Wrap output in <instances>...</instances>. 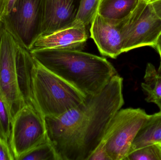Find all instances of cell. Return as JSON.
Wrapping results in <instances>:
<instances>
[{
    "label": "cell",
    "mask_w": 161,
    "mask_h": 160,
    "mask_svg": "<svg viewBox=\"0 0 161 160\" xmlns=\"http://www.w3.org/2000/svg\"><path fill=\"white\" fill-rule=\"evenodd\" d=\"M80 4V0H42L40 36L72 26Z\"/></svg>",
    "instance_id": "cell-9"
},
{
    "label": "cell",
    "mask_w": 161,
    "mask_h": 160,
    "mask_svg": "<svg viewBox=\"0 0 161 160\" xmlns=\"http://www.w3.org/2000/svg\"><path fill=\"white\" fill-rule=\"evenodd\" d=\"M123 79L113 77L98 94L56 118H44L48 141L59 160H88L124 104Z\"/></svg>",
    "instance_id": "cell-1"
},
{
    "label": "cell",
    "mask_w": 161,
    "mask_h": 160,
    "mask_svg": "<svg viewBox=\"0 0 161 160\" xmlns=\"http://www.w3.org/2000/svg\"><path fill=\"white\" fill-rule=\"evenodd\" d=\"M42 0H16L1 21L19 45L29 50L41 34Z\"/></svg>",
    "instance_id": "cell-6"
},
{
    "label": "cell",
    "mask_w": 161,
    "mask_h": 160,
    "mask_svg": "<svg viewBox=\"0 0 161 160\" xmlns=\"http://www.w3.org/2000/svg\"><path fill=\"white\" fill-rule=\"evenodd\" d=\"M47 140L45 118L33 106L25 105L12 123L10 146L15 160Z\"/></svg>",
    "instance_id": "cell-8"
},
{
    "label": "cell",
    "mask_w": 161,
    "mask_h": 160,
    "mask_svg": "<svg viewBox=\"0 0 161 160\" xmlns=\"http://www.w3.org/2000/svg\"><path fill=\"white\" fill-rule=\"evenodd\" d=\"M89 37V29L75 21L70 27L39 37L29 51L42 49L82 51Z\"/></svg>",
    "instance_id": "cell-10"
},
{
    "label": "cell",
    "mask_w": 161,
    "mask_h": 160,
    "mask_svg": "<svg viewBox=\"0 0 161 160\" xmlns=\"http://www.w3.org/2000/svg\"><path fill=\"white\" fill-rule=\"evenodd\" d=\"M151 4L155 13L161 19V0H156Z\"/></svg>",
    "instance_id": "cell-22"
},
{
    "label": "cell",
    "mask_w": 161,
    "mask_h": 160,
    "mask_svg": "<svg viewBox=\"0 0 161 160\" xmlns=\"http://www.w3.org/2000/svg\"><path fill=\"white\" fill-rule=\"evenodd\" d=\"M5 27L4 26L3 23L2 21L0 22V41H1V37H2V34L4 30Z\"/></svg>",
    "instance_id": "cell-26"
},
{
    "label": "cell",
    "mask_w": 161,
    "mask_h": 160,
    "mask_svg": "<svg viewBox=\"0 0 161 160\" xmlns=\"http://www.w3.org/2000/svg\"><path fill=\"white\" fill-rule=\"evenodd\" d=\"M12 127V121L8 107L0 92V139L9 145Z\"/></svg>",
    "instance_id": "cell-18"
},
{
    "label": "cell",
    "mask_w": 161,
    "mask_h": 160,
    "mask_svg": "<svg viewBox=\"0 0 161 160\" xmlns=\"http://www.w3.org/2000/svg\"><path fill=\"white\" fill-rule=\"evenodd\" d=\"M33 93L37 110L44 118H56L77 107L86 96L35 59Z\"/></svg>",
    "instance_id": "cell-3"
},
{
    "label": "cell",
    "mask_w": 161,
    "mask_h": 160,
    "mask_svg": "<svg viewBox=\"0 0 161 160\" xmlns=\"http://www.w3.org/2000/svg\"><path fill=\"white\" fill-rule=\"evenodd\" d=\"M30 52L41 65L86 96L100 93L118 74L106 58L82 51L42 49Z\"/></svg>",
    "instance_id": "cell-2"
},
{
    "label": "cell",
    "mask_w": 161,
    "mask_h": 160,
    "mask_svg": "<svg viewBox=\"0 0 161 160\" xmlns=\"http://www.w3.org/2000/svg\"></svg>",
    "instance_id": "cell-28"
},
{
    "label": "cell",
    "mask_w": 161,
    "mask_h": 160,
    "mask_svg": "<svg viewBox=\"0 0 161 160\" xmlns=\"http://www.w3.org/2000/svg\"><path fill=\"white\" fill-rule=\"evenodd\" d=\"M19 160H59L53 145L47 140L23 155Z\"/></svg>",
    "instance_id": "cell-16"
},
{
    "label": "cell",
    "mask_w": 161,
    "mask_h": 160,
    "mask_svg": "<svg viewBox=\"0 0 161 160\" xmlns=\"http://www.w3.org/2000/svg\"><path fill=\"white\" fill-rule=\"evenodd\" d=\"M16 1V0H7L6 8L4 15L8 14L10 12Z\"/></svg>",
    "instance_id": "cell-25"
},
{
    "label": "cell",
    "mask_w": 161,
    "mask_h": 160,
    "mask_svg": "<svg viewBox=\"0 0 161 160\" xmlns=\"http://www.w3.org/2000/svg\"><path fill=\"white\" fill-rule=\"evenodd\" d=\"M155 144H161V111L149 116L133 141L130 153Z\"/></svg>",
    "instance_id": "cell-13"
},
{
    "label": "cell",
    "mask_w": 161,
    "mask_h": 160,
    "mask_svg": "<svg viewBox=\"0 0 161 160\" xmlns=\"http://www.w3.org/2000/svg\"><path fill=\"white\" fill-rule=\"evenodd\" d=\"M154 48L156 49L157 50V51L159 54L161 63V33L159 35L157 41H156V44H155Z\"/></svg>",
    "instance_id": "cell-24"
},
{
    "label": "cell",
    "mask_w": 161,
    "mask_h": 160,
    "mask_svg": "<svg viewBox=\"0 0 161 160\" xmlns=\"http://www.w3.org/2000/svg\"><path fill=\"white\" fill-rule=\"evenodd\" d=\"M35 62V58L29 50L18 44L16 54V65L20 91L25 105H31L36 109L33 93Z\"/></svg>",
    "instance_id": "cell-12"
},
{
    "label": "cell",
    "mask_w": 161,
    "mask_h": 160,
    "mask_svg": "<svg viewBox=\"0 0 161 160\" xmlns=\"http://www.w3.org/2000/svg\"><path fill=\"white\" fill-rule=\"evenodd\" d=\"M88 160H110L107 153L105 143L103 142L102 141L100 142Z\"/></svg>",
    "instance_id": "cell-20"
},
{
    "label": "cell",
    "mask_w": 161,
    "mask_h": 160,
    "mask_svg": "<svg viewBox=\"0 0 161 160\" xmlns=\"http://www.w3.org/2000/svg\"><path fill=\"white\" fill-rule=\"evenodd\" d=\"M0 160H15L10 145L0 139Z\"/></svg>",
    "instance_id": "cell-21"
},
{
    "label": "cell",
    "mask_w": 161,
    "mask_h": 160,
    "mask_svg": "<svg viewBox=\"0 0 161 160\" xmlns=\"http://www.w3.org/2000/svg\"><path fill=\"white\" fill-rule=\"evenodd\" d=\"M149 116L140 108L121 109L116 112L101 141L105 143L110 160H125L139 130Z\"/></svg>",
    "instance_id": "cell-5"
},
{
    "label": "cell",
    "mask_w": 161,
    "mask_h": 160,
    "mask_svg": "<svg viewBox=\"0 0 161 160\" xmlns=\"http://www.w3.org/2000/svg\"><path fill=\"white\" fill-rule=\"evenodd\" d=\"M144 80V82L142 84V87L147 95L146 101L156 104L161 111V62L158 70L151 63L147 64Z\"/></svg>",
    "instance_id": "cell-15"
},
{
    "label": "cell",
    "mask_w": 161,
    "mask_h": 160,
    "mask_svg": "<svg viewBox=\"0 0 161 160\" xmlns=\"http://www.w3.org/2000/svg\"><path fill=\"white\" fill-rule=\"evenodd\" d=\"M90 32L91 38L102 55L115 59L123 53V41L117 21L108 20L97 13Z\"/></svg>",
    "instance_id": "cell-11"
},
{
    "label": "cell",
    "mask_w": 161,
    "mask_h": 160,
    "mask_svg": "<svg viewBox=\"0 0 161 160\" xmlns=\"http://www.w3.org/2000/svg\"><path fill=\"white\" fill-rule=\"evenodd\" d=\"M139 0H101L97 13L111 21H119L128 16Z\"/></svg>",
    "instance_id": "cell-14"
},
{
    "label": "cell",
    "mask_w": 161,
    "mask_h": 160,
    "mask_svg": "<svg viewBox=\"0 0 161 160\" xmlns=\"http://www.w3.org/2000/svg\"></svg>",
    "instance_id": "cell-29"
},
{
    "label": "cell",
    "mask_w": 161,
    "mask_h": 160,
    "mask_svg": "<svg viewBox=\"0 0 161 160\" xmlns=\"http://www.w3.org/2000/svg\"><path fill=\"white\" fill-rule=\"evenodd\" d=\"M125 160H161V144L150 145L134 150Z\"/></svg>",
    "instance_id": "cell-19"
},
{
    "label": "cell",
    "mask_w": 161,
    "mask_h": 160,
    "mask_svg": "<svg viewBox=\"0 0 161 160\" xmlns=\"http://www.w3.org/2000/svg\"><path fill=\"white\" fill-rule=\"evenodd\" d=\"M18 43L5 29L0 41V92L8 107L12 123L25 105L20 91L16 65Z\"/></svg>",
    "instance_id": "cell-7"
},
{
    "label": "cell",
    "mask_w": 161,
    "mask_h": 160,
    "mask_svg": "<svg viewBox=\"0 0 161 160\" xmlns=\"http://www.w3.org/2000/svg\"><path fill=\"white\" fill-rule=\"evenodd\" d=\"M123 41V53L141 47L154 48L161 33V19L151 3L139 0L126 18L117 21Z\"/></svg>",
    "instance_id": "cell-4"
},
{
    "label": "cell",
    "mask_w": 161,
    "mask_h": 160,
    "mask_svg": "<svg viewBox=\"0 0 161 160\" xmlns=\"http://www.w3.org/2000/svg\"><path fill=\"white\" fill-rule=\"evenodd\" d=\"M6 6L7 0H0V22L4 16Z\"/></svg>",
    "instance_id": "cell-23"
},
{
    "label": "cell",
    "mask_w": 161,
    "mask_h": 160,
    "mask_svg": "<svg viewBox=\"0 0 161 160\" xmlns=\"http://www.w3.org/2000/svg\"><path fill=\"white\" fill-rule=\"evenodd\" d=\"M145 2H147L148 3H151L152 2H154V1H156V0H144Z\"/></svg>",
    "instance_id": "cell-27"
},
{
    "label": "cell",
    "mask_w": 161,
    "mask_h": 160,
    "mask_svg": "<svg viewBox=\"0 0 161 160\" xmlns=\"http://www.w3.org/2000/svg\"><path fill=\"white\" fill-rule=\"evenodd\" d=\"M101 0H80V7L75 21L81 23L87 29L96 16Z\"/></svg>",
    "instance_id": "cell-17"
}]
</instances>
